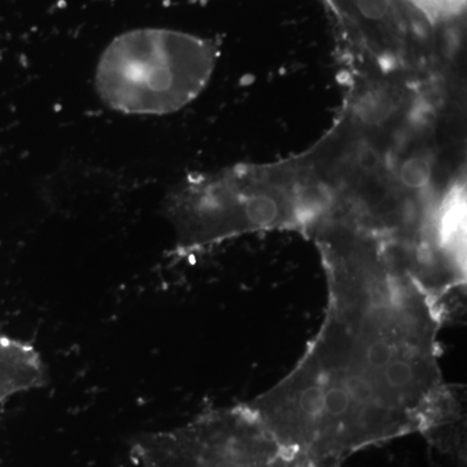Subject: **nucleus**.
Segmentation results:
<instances>
[{
  "label": "nucleus",
  "mask_w": 467,
  "mask_h": 467,
  "mask_svg": "<svg viewBox=\"0 0 467 467\" xmlns=\"http://www.w3.org/2000/svg\"><path fill=\"white\" fill-rule=\"evenodd\" d=\"M327 285L325 317L297 364L248 402L285 450L313 467L420 434L459 393L445 382L444 300L400 252L342 223L310 234Z\"/></svg>",
  "instance_id": "obj_1"
},
{
  "label": "nucleus",
  "mask_w": 467,
  "mask_h": 467,
  "mask_svg": "<svg viewBox=\"0 0 467 467\" xmlns=\"http://www.w3.org/2000/svg\"><path fill=\"white\" fill-rule=\"evenodd\" d=\"M217 57L213 42L192 34L162 27L129 30L100 55L95 88L116 112L169 115L207 88Z\"/></svg>",
  "instance_id": "obj_2"
},
{
  "label": "nucleus",
  "mask_w": 467,
  "mask_h": 467,
  "mask_svg": "<svg viewBox=\"0 0 467 467\" xmlns=\"http://www.w3.org/2000/svg\"><path fill=\"white\" fill-rule=\"evenodd\" d=\"M46 382L47 371L38 350L32 344L0 334V404Z\"/></svg>",
  "instance_id": "obj_4"
},
{
  "label": "nucleus",
  "mask_w": 467,
  "mask_h": 467,
  "mask_svg": "<svg viewBox=\"0 0 467 467\" xmlns=\"http://www.w3.org/2000/svg\"><path fill=\"white\" fill-rule=\"evenodd\" d=\"M131 459L140 467H312L276 441L248 402L138 436Z\"/></svg>",
  "instance_id": "obj_3"
}]
</instances>
